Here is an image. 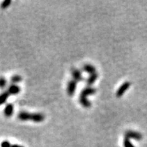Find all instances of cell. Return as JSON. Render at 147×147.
<instances>
[{
    "label": "cell",
    "mask_w": 147,
    "mask_h": 147,
    "mask_svg": "<svg viewBox=\"0 0 147 147\" xmlns=\"http://www.w3.org/2000/svg\"><path fill=\"white\" fill-rule=\"evenodd\" d=\"M95 93H96V89L95 88L91 87L84 88L81 91L80 94V97H79V101H80V104L84 108L91 107V103L88 100L87 97L89 95H94Z\"/></svg>",
    "instance_id": "cell-1"
},
{
    "label": "cell",
    "mask_w": 147,
    "mask_h": 147,
    "mask_svg": "<svg viewBox=\"0 0 147 147\" xmlns=\"http://www.w3.org/2000/svg\"><path fill=\"white\" fill-rule=\"evenodd\" d=\"M125 138L134 139L136 140H140L142 139V135L138 131H127L125 134Z\"/></svg>",
    "instance_id": "cell-2"
},
{
    "label": "cell",
    "mask_w": 147,
    "mask_h": 147,
    "mask_svg": "<svg viewBox=\"0 0 147 147\" xmlns=\"http://www.w3.org/2000/svg\"><path fill=\"white\" fill-rule=\"evenodd\" d=\"M77 87V82L74 80H69L68 84H67V92L69 96H72L74 95L75 91L76 90Z\"/></svg>",
    "instance_id": "cell-3"
},
{
    "label": "cell",
    "mask_w": 147,
    "mask_h": 147,
    "mask_svg": "<svg viewBox=\"0 0 147 147\" xmlns=\"http://www.w3.org/2000/svg\"><path fill=\"white\" fill-rule=\"evenodd\" d=\"M71 75H72L73 80H76L77 82L82 81V80H83L81 71L79 70L78 69L73 67V68H71Z\"/></svg>",
    "instance_id": "cell-4"
},
{
    "label": "cell",
    "mask_w": 147,
    "mask_h": 147,
    "mask_svg": "<svg viewBox=\"0 0 147 147\" xmlns=\"http://www.w3.org/2000/svg\"><path fill=\"white\" fill-rule=\"evenodd\" d=\"M45 117L43 114L35 113H31V119L30 121H33L35 123H41L42 121H45Z\"/></svg>",
    "instance_id": "cell-5"
},
{
    "label": "cell",
    "mask_w": 147,
    "mask_h": 147,
    "mask_svg": "<svg viewBox=\"0 0 147 147\" xmlns=\"http://www.w3.org/2000/svg\"><path fill=\"white\" fill-rule=\"evenodd\" d=\"M130 85H131V83H130V82H124V83L122 85H121V87L119 88V89L117 90V93H116V95H117V97H120L122 96V95L125 93V92L129 88Z\"/></svg>",
    "instance_id": "cell-6"
},
{
    "label": "cell",
    "mask_w": 147,
    "mask_h": 147,
    "mask_svg": "<svg viewBox=\"0 0 147 147\" xmlns=\"http://www.w3.org/2000/svg\"><path fill=\"white\" fill-rule=\"evenodd\" d=\"M21 91V88H20L17 84H10L8 88V90H7V92L8 93L9 95H17L20 93Z\"/></svg>",
    "instance_id": "cell-7"
},
{
    "label": "cell",
    "mask_w": 147,
    "mask_h": 147,
    "mask_svg": "<svg viewBox=\"0 0 147 147\" xmlns=\"http://www.w3.org/2000/svg\"><path fill=\"white\" fill-rule=\"evenodd\" d=\"M3 113H4V115L6 117H12L14 113V106L12 104H8L5 106Z\"/></svg>",
    "instance_id": "cell-8"
},
{
    "label": "cell",
    "mask_w": 147,
    "mask_h": 147,
    "mask_svg": "<svg viewBox=\"0 0 147 147\" xmlns=\"http://www.w3.org/2000/svg\"><path fill=\"white\" fill-rule=\"evenodd\" d=\"M82 69H83V71H85L86 73L89 74L90 75L96 73V68H95L93 65H91V64L87 63L84 65L83 67H82Z\"/></svg>",
    "instance_id": "cell-9"
},
{
    "label": "cell",
    "mask_w": 147,
    "mask_h": 147,
    "mask_svg": "<svg viewBox=\"0 0 147 147\" xmlns=\"http://www.w3.org/2000/svg\"><path fill=\"white\" fill-rule=\"evenodd\" d=\"M18 119L22 121H30L31 119V113H27V112L23 111L18 113Z\"/></svg>",
    "instance_id": "cell-10"
},
{
    "label": "cell",
    "mask_w": 147,
    "mask_h": 147,
    "mask_svg": "<svg viewBox=\"0 0 147 147\" xmlns=\"http://www.w3.org/2000/svg\"><path fill=\"white\" fill-rule=\"evenodd\" d=\"M98 76L99 75L97 74V73H95V74H91L89 76V78H87V84H88L89 86H91L92 84H94V82L96 81L97 79L98 78Z\"/></svg>",
    "instance_id": "cell-11"
},
{
    "label": "cell",
    "mask_w": 147,
    "mask_h": 147,
    "mask_svg": "<svg viewBox=\"0 0 147 147\" xmlns=\"http://www.w3.org/2000/svg\"><path fill=\"white\" fill-rule=\"evenodd\" d=\"M9 95L8 92H3V93L0 94V106L2 105V104H4V103L6 102L7 100H8Z\"/></svg>",
    "instance_id": "cell-12"
},
{
    "label": "cell",
    "mask_w": 147,
    "mask_h": 147,
    "mask_svg": "<svg viewBox=\"0 0 147 147\" xmlns=\"http://www.w3.org/2000/svg\"><path fill=\"white\" fill-rule=\"evenodd\" d=\"M22 80H23V78H22V77L21 76H19V75H14V76L10 78V81L12 82V84H16V83L20 82Z\"/></svg>",
    "instance_id": "cell-13"
},
{
    "label": "cell",
    "mask_w": 147,
    "mask_h": 147,
    "mask_svg": "<svg viewBox=\"0 0 147 147\" xmlns=\"http://www.w3.org/2000/svg\"><path fill=\"white\" fill-rule=\"evenodd\" d=\"M7 85V80L4 77H0V89H4Z\"/></svg>",
    "instance_id": "cell-14"
},
{
    "label": "cell",
    "mask_w": 147,
    "mask_h": 147,
    "mask_svg": "<svg viewBox=\"0 0 147 147\" xmlns=\"http://www.w3.org/2000/svg\"><path fill=\"white\" fill-rule=\"evenodd\" d=\"M11 3H12V1H10V0H5V1H3L2 3L1 4V8L2 9L7 8Z\"/></svg>",
    "instance_id": "cell-15"
},
{
    "label": "cell",
    "mask_w": 147,
    "mask_h": 147,
    "mask_svg": "<svg viewBox=\"0 0 147 147\" xmlns=\"http://www.w3.org/2000/svg\"><path fill=\"white\" fill-rule=\"evenodd\" d=\"M123 146L124 147H135L133 144L130 142L129 140L127 138H125L123 140Z\"/></svg>",
    "instance_id": "cell-16"
},
{
    "label": "cell",
    "mask_w": 147,
    "mask_h": 147,
    "mask_svg": "<svg viewBox=\"0 0 147 147\" xmlns=\"http://www.w3.org/2000/svg\"><path fill=\"white\" fill-rule=\"evenodd\" d=\"M12 146V144L9 142V141L5 140L1 144V147H11Z\"/></svg>",
    "instance_id": "cell-17"
},
{
    "label": "cell",
    "mask_w": 147,
    "mask_h": 147,
    "mask_svg": "<svg viewBox=\"0 0 147 147\" xmlns=\"http://www.w3.org/2000/svg\"><path fill=\"white\" fill-rule=\"evenodd\" d=\"M11 147H24V146H21V145H18V144H13L12 145V146Z\"/></svg>",
    "instance_id": "cell-18"
}]
</instances>
